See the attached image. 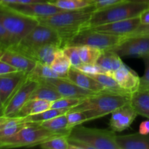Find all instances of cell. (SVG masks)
<instances>
[{
	"label": "cell",
	"instance_id": "obj_1",
	"mask_svg": "<svg viewBox=\"0 0 149 149\" xmlns=\"http://www.w3.org/2000/svg\"><path fill=\"white\" fill-rule=\"evenodd\" d=\"M95 5L74 10H63L55 14L36 17L39 23L52 28L58 32L63 41V47L71 38L84 30L93 13Z\"/></svg>",
	"mask_w": 149,
	"mask_h": 149
},
{
	"label": "cell",
	"instance_id": "obj_2",
	"mask_svg": "<svg viewBox=\"0 0 149 149\" xmlns=\"http://www.w3.org/2000/svg\"><path fill=\"white\" fill-rule=\"evenodd\" d=\"M116 136L112 130L77 125L72 128L68 136L69 149H119Z\"/></svg>",
	"mask_w": 149,
	"mask_h": 149
},
{
	"label": "cell",
	"instance_id": "obj_3",
	"mask_svg": "<svg viewBox=\"0 0 149 149\" xmlns=\"http://www.w3.org/2000/svg\"><path fill=\"white\" fill-rule=\"evenodd\" d=\"M131 95L111 93H100L83 99L81 103L70 111H83L89 121L95 120L129 103Z\"/></svg>",
	"mask_w": 149,
	"mask_h": 149
},
{
	"label": "cell",
	"instance_id": "obj_4",
	"mask_svg": "<svg viewBox=\"0 0 149 149\" xmlns=\"http://www.w3.org/2000/svg\"><path fill=\"white\" fill-rule=\"evenodd\" d=\"M148 8L149 4L125 1L98 9L93 13L84 30L112 22L136 17Z\"/></svg>",
	"mask_w": 149,
	"mask_h": 149
},
{
	"label": "cell",
	"instance_id": "obj_5",
	"mask_svg": "<svg viewBox=\"0 0 149 149\" xmlns=\"http://www.w3.org/2000/svg\"><path fill=\"white\" fill-rule=\"evenodd\" d=\"M0 21L4 25L13 47L30 33L38 24L36 18L21 14L10 7L0 3Z\"/></svg>",
	"mask_w": 149,
	"mask_h": 149
},
{
	"label": "cell",
	"instance_id": "obj_6",
	"mask_svg": "<svg viewBox=\"0 0 149 149\" xmlns=\"http://www.w3.org/2000/svg\"><path fill=\"white\" fill-rule=\"evenodd\" d=\"M61 135H63L46 129L38 123H29L15 135L0 139V148L39 146L50 138Z\"/></svg>",
	"mask_w": 149,
	"mask_h": 149
},
{
	"label": "cell",
	"instance_id": "obj_7",
	"mask_svg": "<svg viewBox=\"0 0 149 149\" xmlns=\"http://www.w3.org/2000/svg\"><path fill=\"white\" fill-rule=\"evenodd\" d=\"M46 45H55L63 49V41L61 35L55 29L39 23L22 39L18 45L9 49L23 53L26 51L36 49Z\"/></svg>",
	"mask_w": 149,
	"mask_h": 149
},
{
	"label": "cell",
	"instance_id": "obj_8",
	"mask_svg": "<svg viewBox=\"0 0 149 149\" xmlns=\"http://www.w3.org/2000/svg\"><path fill=\"white\" fill-rule=\"evenodd\" d=\"M125 39V36H116L101 32L84 30L79 32L67 42L65 46H88L94 47L102 51L112 49L119 45Z\"/></svg>",
	"mask_w": 149,
	"mask_h": 149
},
{
	"label": "cell",
	"instance_id": "obj_9",
	"mask_svg": "<svg viewBox=\"0 0 149 149\" xmlns=\"http://www.w3.org/2000/svg\"><path fill=\"white\" fill-rule=\"evenodd\" d=\"M38 84L39 82L27 76L4 104L1 116H15L26 103L30 100L32 93Z\"/></svg>",
	"mask_w": 149,
	"mask_h": 149
},
{
	"label": "cell",
	"instance_id": "obj_10",
	"mask_svg": "<svg viewBox=\"0 0 149 149\" xmlns=\"http://www.w3.org/2000/svg\"><path fill=\"white\" fill-rule=\"evenodd\" d=\"M111 50L120 57L144 58L149 56V36L126 37L118 46Z\"/></svg>",
	"mask_w": 149,
	"mask_h": 149
},
{
	"label": "cell",
	"instance_id": "obj_11",
	"mask_svg": "<svg viewBox=\"0 0 149 149\" xmlns=\"http://www.w3.org/2000/svg\"><path fill=\"white\" fill-rule=\"evenodd\" d=\"M40 82H45L51 87H54L63 97L84 99L98 95L100 93H103L82 88L67 78L59 77V78L47 79Z\"/></svg>",
	"mask_w": 149,
	"mask_h": 149
},
{
	"label": "cell",
	"instance_id": "obj_12",
	"mask_svg": "<svg viewBox=\"0 0 149 149\" xmlns=\"http://www.w3.org/2000/svg\"><path fill=\"white\" fill-rule=\"evenodd\" d=\"M141 24V17L140 15H138L132 18L95 26L87 30L101 32V33H109L116 36H126L134 31Z\"/></svg>",
	"mask_w": 149,
	"mask_h": 149
},
{
	"label": "cell",
	"instance_id": "obj_13",
	"mask_svg": "<svg viewBox=\"0 0 149 149\" xmlns=\"http://www.w3.org/2000/svg\"><path fill=\"white\" fill-rule=\"evenodd\" d=\"M4 5L10 7L13 10H15L21 14L29 16V17H34V18L49 16L63 11V10H65L57 7L56 5L50 2L26 4L15 3V4H4Z\"/></svg>",
	"mask_w": 149,
	"mask_h": 149
},
{
	"label": "cell",
	"instance_id": "obj_14",
	"mask_svg": "<svg viewBox=\"0 0 149 149\" xmlns=\"http://www.w3.org/2000/svg\"><path fill=\"white\" fill-rule=\"evenodd\" d=\"M137 116L138 113L130 102L112 112L109 122L111 129L114 132H122L131 126Z\"/></svg>",
	"mask_w": 149,
	"mask_h": 149
},
{
	"label": "cell",
	"instance_id": "obj_15",
	"mask_svg": "<svg viewBox=\"0 0 149 149\" xmlns=\"http://www.w3.org/2000/svg\"><path fill=\"white\" fill-rule=\"evenodd\" d=\"M28 74L19 71L0 75V97L4 106L20 83L27 77Z\"/></svg>",
	"mask_w": 149,
	"mask_h": 149
},
{
	"label": "cell",
	"instance_id": "obj_16",
	"mask_svg": "<svg viewBox=\"0 0 149 149\" xmlns=\"http://www.w3.org/2000/svg\"><path fill=\"white\" fill-rule=\"evenodd\" d=\"M112 77L116 80L120 87L128 93L132 94L138 90L141 77L125 64L115 71L112 74Z\"/></svg>",
	"mask_w": 149,
	"mask_h": 149
},
{
	"label": "cell",
	"instance_id": "obj_17",
	"mask_svg": "<svg viewBox=\"0 0 149 149\" xmlns=\"http://www.w3.org/2000/svg\"><path fill=\"white\" fill-rule=\"evenodd\" d=\"M0 60L8 63L19 71L29 73L34 68L36 63L23 54L11 49L0 50Z\"/></svg>",
	"mask_w": 149,
	"mask_h": 149
},
{
	"label": "cell",
	"instance_id": "obj_18",
	"mask_svg": "<svg viewBox=\"0 0 149 149\" xmlns=\"http://www.w3.org/2000/svg\"><path fill=\"white\" fill-rule=\"evenodd\" d=\"M67 79L75 83L77 85L86 90L97 93H110L95 79L81 72L74 67H71L70 68L68 72Z\"/></svg>",
	"mask_w": 149,
	"mask_h": 149
},
{
	"label": "cell",
	"instance_id": "obj_19",
	"mask_svg": "<svg viewBox=\"0 0 149 149\" xmlns=\"http://www.w3.org/2000/svg\"><path fill=\"white\" fill-rule=\"evenodd\" d=\"M59 49H61V48H60L57 45H46L36 48V49L26 51L21 54L36 63H39L50 66L54 61L55 53Z\"/></svg>",
	"mask_w": 149,
	"mask_h": 149
},
{
	"label": "cell",
	"instance_id": "obj_20",
	"mask_svg": "<svg viewBox=\"0 0 149 149\" xmlns=\"http://www.w3.org/2000/svg\"><path fill=\"white\" fill-rule=\"evenodd\" d=\"M119 149H149V134L143 135L139 132L116 136Z\"/></svg>",
	"mask_w": 149,
	"mask_h": 149
},
{
	"label": "cell",
	"instance_id": "obj_21",
	"mask_svg": "<svg viewBox=\"0 0 149 149\" xmlns=\"http://www.w3.org/2000/svg\"><path fill=\"white\" fill-rule=\"evenodd\" d=\"M28 124L22 116H0V139L15 135Z\"/></svg>",
	"mask_w": 149,
	"mask_h": 149
},
{
	"label": "cell",
	"instance_id": "obj_22",
	"mask_svg": "<svg viewBox=\"0 0 149 149\" xmlns=\"http://www.w3.org/2000/svg\"><path fill=\"white\" fill-rule=\"evenodd\" d=\"M97 64L112 75L115 71L123 65L121 57L113 50L103 51L101 55L97 60Z\"/></svg>",
	"mask_w": 149,
	"mask_h": 149
},
{
	"label": "cell",
	"instance_id": "obj_23",
	"mask_svg": "<svg viewBox=\"0 0 149 149\" xmlns=\"http://www.w3.org/2000/svg\"><path fill=\"white\" fill-rule=\"evenodd\" d=\"M130 104L138 115H141L149 119V90H138L132 93L130 98Z\"/></svg>",
	"mask_w": 149,
	"mask_h": 149
},
{
	"label": "cell",
	"instance_id": "obj_24",
	"mask_svg": "<svg viewBox=\"0 0 149 149\" xmlns=\"http://www.w3.org/2000/svg\"><path fill=\"white\" fill-rule=\"evenodd\" d=\"M38 124L52 132H57V133L65 135V136H68L72 130V128L70 127L68 125L66 113Z\"/></svg>",
	"mask_w": 149,
	"mask_h": 149
},
{
	"label": "cell",
	"instance_id": "obj_25",
	"mask_svg": "<svg viewBox=\"0 0 149 149\" xmlns=\"http://www.w3.org/2000/svg\"><path fill=\"white\" fill-rule=\"evenodd\" d=\"M52 102L39 99H30L26 104L22 107L20 111L15 116H26L30 115L37 114L42 111L51 109Z\"/></svg>",
	"mask_w": 149,
	"mask_h": 149
},
{
	"label": "cell",
	"instance_id": "obj_26",
	"mask_svg": "<svg viewBox=\"0 0 149 149\" xmlns=\"http://www.w3.org/2000/svg\"><path fill=\"white\" fill-rule=\"evenodd\" d=\"M63 97V96L55 90L45 82H39L31 95L30 99H39L53 102Z\"/></svg>",
	"mask_w": 149,
	"mask_h": 149
},
{
	"label": "cell",
	"instance_id": "obj_27",
	"mask_svg": "<svg viewBox=\"0 0 149 149\" xmlns=\"http://www.w3.org/2000/svg\"><path fill=\"white\" fill-rule=\"evenodd\" d=\"M28 77L37 82H40L47 79L59 78V77L61 78L60 74L54 71L51 66L39 63H36L34 68L28 74Z\"/></svg>",
	"mask_w": 149,
	"mask_h": 149
},
{
	"label": "cell",
	"instance_id": "obj_28",
	"mask_svg": "<svg viewBox=\"0 0 149 149\" xmlns=\"http://www.w3.org/2000/svg\"><path fill=\"white\" fill-rule=\"evenodd\" d=\"M93 79L98 81L101 85H103L109 92L112 93H117L122 95H131V93H128L120 87L119 83L116 80L112 77V75L108 74H99L94 75H89Z\"/></svg>",
	"mask_w": 149,
	"mask_h": 149
},
{
	"label": "cell",
	"instance_id": "obj_29",
	"mask_svg": "<svg viewBox=\"0 0 149 149\" xmlns=\"http://www.w3.org/2000/svg\"><path fill=\"white\" fill-rule=\"evenodd\" d=\"M50 66L54 71L60 74L61 78H67L68 71L72 65L63 49H59L55 53L54 61Z\"/></svg>",
	"mask_w": 149,
	"mask_h": 149
},
{
	"label": "cell",
	"instance_id": "obj_30",
	"mask_svg": "<svg viewBox=\"0 0 149 149\" xmlns=\"http://www.w3.org/2000/svg\"><path fill=\"white\" fill-rule=\"evenodd\" d=\"M69 109H49L42 111L37 114L30 115L25 117L28 123H41L45 121L49 120L51 119L57 117L61 115L65 114L69 111Z\"/></svg>",
	"mask_w": 149,
	"mask_h": 149
},
{
	"label": "cell",
	"instance_id": "obj_31",
	"mask_svg": "<svg viewBox=\"0 0 149 149\" xmlns=\"http://www.w3.org/2000/svg\"><path fill=\"white\" fill-rule=\"evenodd\" d=\"M78 49L80 58L84 63H97L103 52L101 49L88 45L79 46Z\"/></svg>",
	"mask_w": 149,
	"mask_h": 149
},
{
	"label": "cell",
	"instance_id": "obj_32",
	"mask_svg": "<svg viewBox=\"0 0 149 149\" xmlns=\"http://www.w3.org/2000/svg\"><path fill=\"white\" fill-rule=\"evenodd\" d=\"M65 10H74L94 5L90 0H51L49 1Z\"/></svg>",
	"mask_w": 149,
	"mask_h": 149
},
{
	"label": "cell",
	"instance_id": "obj_33",
	"mask_svg": "<svg viewBox=\"0 0 149 149\" xmlns=\"http://www.w3.org/2000/svg\"><path fill=\"white\" fill-rule=\"evenodd\" d=\"M43 149H69L68 136L61 135L50 138L39 146Z\"/></svg>",
	"mask_w": 149,
	"mask_h": 149
},
{
	"label": "cell",
	"instance_id": "obj_34",
	"mask_svg": "<svg viewBox=\"0 0 149 149\" xmlns=\"http://www.w3.org/2000/svg\"><path fill=\"white\" fill-rule=\"evenodd\" d=\"M83 99L76 98V97H63L55 101L52 102L51 109H71L75 106H78Z\"/></svg>",
	"mask_w": 149,
	"mask_h": 149
},
{
	"label": "cell",
	"instance_id": "obj_35",
	"mask_svg": "<svg viewBox=\"0 0 149 149\" xmlns=\"http://www.w3.org/2000/svg\"><path fill=\"white\" fill-rule=\"evenodd\" d=\"M66 116L68 125L71 128L89 121L83 111H69L66 113Z\"/></svg>",
	"mask_w": 149,
	"mask_h": 149
},
{
	"label": "cell",
	"instance_id": "obj_36",
	"mask_svg": "<svg viewBox=\"0 0 149 149\" xmlns=\"http://www.w3.org/2000/svg\"><path fill=\"white\" fill-rule=\"evenodd\" d=\"M63 51L69 59L72 67H77L82 63V61L80 58L79 54V49L77 46H71V45L65 46L63 48Z\"/></svg>",
	"mask_w": 149,
	"mask_h": 149
},
{
	"label": "cell",
	"instance_id": "obj_37",
	"mask_svg": "<svg viewBox=\"0 0 149 149\" xmlns=\"http://www.w3.org/2000/svg\"><path fill=\"white\" fill-rule=\"evenodd\" d=\"M74 68L79 70L80 71L87 74V75H94V74H109V72H107L106 70L103 69L102 67H100L97 63H82L78 66L74 67Z\"/></svg>",
	"mask_w": 149,
	"mask_h": 149
},
{
	"label": "cell",
	"instance_id": "obj_38",
	"mask_svg": "<svg viewBox=\"0 0 149 149\" xmlns=\"http://www.w3.org/2000/svg\"><path fill=\"white\" fill-rule=\"evenodd\" d=\"M143 60L145 61L146 70L143 77L140 78V85L138 88L139 91L149 90V56Z\"/></svg>",
	"mask_w": 149,
	"mask_h": 149
},
{
	"label": "cell",
	"instance_id": "obj_39",
	"mask_svg": "<svg viewBox=\"0 0 149 149\" xmlns=\"http://www.w3.org/2000/svg\"><path fill=\"white\" fill-rule=\"evenodd\" d=\"M11 46L10 36L4 25L0 21V50L9 49Z\"/></svg>",
	"mask_w": 149,
	"mask_h": 149
},
{
	"label": "cell",
	"instance_id": "obj_40",
	"mask_svg": "<svg viewBox=\"0 0 149 149\" xmlns=\"http://www.w3.org/2000/svg\"><path fill=\"white\" fill-rule=\"evenodd\" d=\"M90 1L94 4L96 10H98V9L109 7V6L118 4V3L122 2V1H125L127 0H90Z\"/></svg>",
	"mask_w": 149,
	"mask_h": 149
},
{
	"label": "cell",
	"instance_id": "obj_41",
	"mask_svg": "<svg viewBox=\"0 0 149 149\" xmlns=\"http://www.w3.org/2000/svg\"><path fill=\"white\" fill-rule=\"evenodd\" d=\"M138 36H149V24H141L135 31H132L130 34L126 36V37Z\"/></svg>",
	"mask_w": 149,
	"mask_h": 149
},
{
	"label": "cell",
	"instance_id": "obj_42",
	"mask_svg": "<svg viewBox=\"0 0 149 149\" xmlns=\"http://www.w3.org/2000/svg\"><path fill=\"white\" fill-rule=\"evenodd\" d=\"M17 71H19V70L17 68L13 66L8 63L2 61V60H0V75L17 72Z\"/></svg>",
	"mask_w": 149,
	"mask_h": 149
},
{
	"label": "cell",
	"instance_id": "obj_43",
	"mask_svg": "<svg viewBox=\"0 0 149 149\" xmlns=\"http://www.w3.org/2000/svg\"><path fill=\"white\" fill-rule=\"evenodd\" d=\"M139 132L143 135L149 134V120L141 122L139 126Z\"/></svg>",
	"mask_w": 149,
	"mask_h": 149
},
{
	"label": "cell",
	"instance_id": "obj_44",
	"mask_svg": "<svg viewBox=\"0 0 149 149\" xmlns=\"http://www.w3.org/2000/svg\"><path fill=\"white\" fill-rule=\"evenodd\" d=\"M140 17H141V24H149V8L146 10L145 11L143 12V13L140 15Z\"/></svg>",
	"mask_w": 149,
	"mask_h": 149
},
{
	"label": "cell",
	"instance_id": "obj_45",
	"mask_svg": "<svg viewBox=\"0 0 149 149\" xmlns=\"http://www.w3.org/2000/svg\"><path fill=\"white\" fill-rule=\"evenodd\" d=\"M49 2L48 0H17V3L20 4H36V3Z\"/></svg>",
	"mask_w": 149,
	"mask_h": 149
},
{
	"label": "cell",
	"instance_id": "obj_46",
	"mask_svg": "<svg viewBox=\"0 0 149 149\" xmlns=\"http://www.w3.org/2000/svg\"><path fill=\"white\" fill-rule=\"evenodd\" d=\"M0 1L3 4H11L17 3V0H0Z\"/></svg>",
	"mask_w": 149,
	"mask_h": 149
},
{
	"label": "cell",
	"instance_id": "obj_47",
	"mask_svg": "<svg viewBox=\"0 0 149 149\" xmlns=\"http://www.w3.org/2000/svg\"><path fill=\"white\" fill-rule=\"evenodd\" d=\"M129 1H134V2L138 3H143V4H149V0H127Z\"/></svg>",
	"mask_w": 149,
	"mask_h": 149
},
{
	"label": "cell",
	"instance_id": "obj_48",
	"mask_svg": "<svg viewBox=\"0 0 149 149\" xmlns=\"http://www.w3.org/2000/svg\"><path fill=\"white\" fill-rule=\"evenodd\" d=\"M3 108H4V105H3L2 101H1V97H0V116H1V113H2Z\"/></svg>",
	"mask_w": 149,
	"mask_h": 149
},
{
	"label": "cell",
	"instance_id": "obj_49",
	"mask_svg": "<svg viewBox=\"0 0 149 149\" xmlns=\"http://www.w3.org/2000/svg\"><path fill=\"white\" fill-rule=\"evenodd\" d=\"M48 1H51V0H48Z\"/></svg>",
	"mask_w": 149,
	"mask_h": 149
},
{
	"label": "cell",
	"instance_id": "obj_50",
	"mask_svg": "<svg viewBox=\"0 0 149 149\" xmlns=\"http://www.w3.org/2000/svg\"><path fill=\"white\" fill-rule=\"evenodd\" d=\"M0 3H1V1H0Z\"/></svg>",
	"mask_w": 149,
	"mask_h": 149
}]
</instances>
